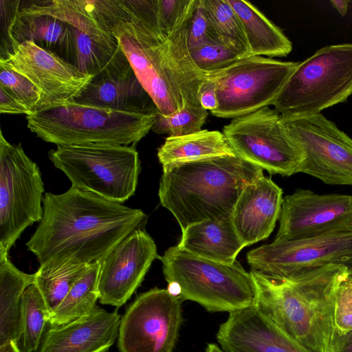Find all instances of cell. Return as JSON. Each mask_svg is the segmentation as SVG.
<instances>
[{
  "label": "cell",
  "mask_w": 352,
  "mask_h": 352,
  "mask_svg": "<svg viewBox=\"0 0 352 352\" xmlns=\"http://www.w3.org/2000/svg\"><path fill=\"white\" fill-rule=\"evenodd\" d=\"M334 326L338 334L352 331V272L346 271L337 285L334 300Z\"/></svg>",
  "instance_id": "d590c367"
},
{
  "label": "cell",
  "mask_w": 352,
  "mask_h": 352,
  "mask_svg": "<svg viewBox=\"0 0 352 352\" xmlns=\"http://www.w3.org/2000/svg\"><path fill=\"white\" fill-rule=\"evenodd\" d=\"M0 62L28 78L40 90L36 110L73 101L92 78L31 41L18 44L13 52L0 58Z\"/></svg>",
  "instance_id": "2e32d148"
},
{
  "label": "cell",
  "mask_w": 352,
  "mask_h": 352,
  "mask_svg": "<svg viewBox=\"0 0 352 352\" xmlns=\"http://www.w3.org/2000/svg\"><path fill=\"white\" fill-rule=\"evenodd\" d=\"M100 262L91 263L52 313L49 324H63L89 314L99 300Z\"/></svg>",
  "instance_id": "f1b7e54d"
},
{
  "label": "cell",
  "mask_w": 352,
  "mask_h": 352,
  "mask_svg": "<svg viewBox=\"0 0 352 352\" xmlns=\"http://www.w3.org/2000/svg\"><path fill=\"white\" fill-rule=\"evenodd\" d=\"M189 52L195 65L204 74L224 69L246 57L238 50L221 42L197 46Z\"/></svg>",
  "instance_id": "836d02e7"
},
{
  "label": "cell",
  "mask_w": 352,
  "mask_h": 352,
  "mask_svg": "<svg viewBox=\"0 0 352 352\" xmlns=\"http://www.w3.org/2000/svg\"><path fill=\"white\" fill-rule=\"evenodd\" d=\"M43 215L26 243L41 267L101 262L146 217L140 209L73 186L46 192Z\"/></svg>",
  "instance_id": "6da1fadb"
},
{
  "label": "cell",
  "mask_w": 352,
  "mask_h": 352,
  "mask_svg": "<svg viewBox=\"0 0 352 352\" xmlns=\"http://www.w3.org/2000/svg\"><path fill=\"white\" fill-rule=\"evenodd\" d=\"M351 94L352 43L329 45L299 62L272 105L282 118L307 117Z\"/></svg>",
  "instance_id": "52a82bcc"
},
{
  "label": "cell",
  "mask_w": 352,
  "mask_h": 352,
  "mask_svg": "<svg viewBox=\"0 0 352 352\" xmlns=\"http://www.w3.org/2000/svg\"><path fill=\"white\" fill-rule=\"evenodd\" d=\"M206 352H225L221 347L216 344H208L206 349Z\"/></svg>",
  "instance_id": "f6af8a7d"
},
{
  "label": "cell",
  "mask_w": 352,
  "mask_h": 352,
  "mask_svg": "<svg viewBox=\"0 0 352 352\" xmlns=\"http://www.w3.org/2000/svg\"><path fill=\"white\" fill-rule=\"evenodd\" d=\"M181 248L198 256L231 264L244 248L232 214L193 223L182 230Z\"/></svg>",
  "instance_id": "7402d4cb"
},
{
  "label": "cell",
  "mask_w": 352,
  "mask_h": 352,
  "mask_svg": "<svg viewBox=\"0 0 352 352\" xmlns=\"http://www.w3.org/2000/svg\"><path fill=\"white\" fill-rule=\"evenodd\" d=\"M208 111L201 106L185 102L182 109L170 115L157 111L151 130L168 137L184 136L201 131L208 117Z\"/></svg>",
  "instance_id": "d6a6232c"
},
{
  "label": "cell",
  "mask_w": 352,
  "mask_h": 352,
  "mask_svg": "<svg viewBox=\"0 0 352 352\" xmlns=\"http://www.w3.org/2000/svg\"><path fill=\"white\" fill-rule=\"evenodd\" d=\"M214 42L221 41L210 23L204 8V1L196 0L188 28L189 49Z\"/></svg>",
  "instance_id": "8d00e7d4"
},
{
  "label": "cell",
  "mask_w": 352,
  "mask_h": 352,
  "mask_svg": "<svg viewBox=\"0 0 352 352\" xmlns=\"http://www.w3.org/2000/svg\"><path fill=\"white\" fill-rule=\"evenodd\" d=\"M167 289L210 312H233L254 304L250 272L235 261L223 263L195 255L177 245L160 256Z\"/></svg>",
  "instance_id": "277c9868"
},
{
  "label": "cell",
  "mask_w": 352,
  "mask_h": 352,
  "mask_svg": "<svg viewBox=\"0 0 352 352\" xmlns=\"http://www.w3.org/2000/svg\"><path fill=\"white\" fill-rule=\"evenodd\" d=\"M223 133L235 154L270 174L298 173L303 160L300 148L280 123V115L265 107L232 119Z\"/></svg>",
  "instance_id": "8fae6325"
},
{
  "label": "cell",
  "mask_w": 352,
  "mask_h": 352,
  "mask_svg": "<svg viewBox=\"0 0 352 352\" xmlns=\"http://www.w3.org/2000/svg\"><path fill=\"white\" fill-rule=\"evenodd\" d=\"M228 1L241 22L250 56L285 57L292 51L291 41L252 3L243 0Z\"/></svg>",
  "instance_id": "d4e9b609"
},
{
  "label": "cell",
  "mask_w": 352,
  "mask_h": 352,
  "mask_svg": "<svg viewBox=\"0 0 352 352\" xmlns=\"http://www.w3.org/2000/svg\"><path fill=\"white\" fill-rule=\"evenodd\" d=\"M247 261L252 271L276 280L331 264L352 272V230L297 241H274L250 251Z\"/></svg>",
  "instance_id": "5bb4252c"
},
{
  "label": "cell",
  "mask_w": 352,
  "mask_h": 352,
  "mask_svg": "<svg viewBox=\"0 0 352 352\" xmlns=\"http://www.w3.org/2000/svg\"><path fill=\"white\" fill-rule=\"evenodd\" d=\"M158 196L182 230L232 214L244 188L263 177V169L238 155L162 166Z\"/></svg>",
  "instance_id": "3957f363"
},
{
  "label": "cell",
  "mask_w": 352,
  "mask_h": 352,
  "mask_svg": "<svg viewBox=\"0 0 352 352\" xmlns=\"http://www.w3.org/2000/svg\"><path fill=\"white\" fill-rule=\"evenodd\" d=\"M36 274L19 270L8 253H0V344L19 337L20 304L25 290L35 282Z\"/></svg>",
  "instance_id": "4316f807"
},
{
  "label": "cell",
  "mask_w": 352,
  "mask_h": 352,
  "mask_svg": "<svg viewBox=\"0 0 352 352\" xmlns=\"http://www.w3.org/2000/svg\"><path fill=\"white\" fill-rule=\"evenodd\" d=\"M182 301L157 287L138 295L121 316L120 352H173L183 320Z\"/></svg>",
  "instance_id": "4fadbf2b"
},
{
  "label": "cell",
  "mask_w": 352,
  "mask_h": 352,
  "mask_svg": "<svg viewBox=\"0 0 352 352\" xmlns=\"http://www.w3.org/2000/svg\"><path fill=\"white\" fill-rule=\"evenodd\" d=\"M346 271L344 266L331 264L276 280L251 270L254 304L306 349L312 352H331L336 334V291Z\"/></svg>",
  "instance_id": "7a4b0ae2"
},
{
  "label": "cell",
  "mask_w": 352,
  "mask_h": 352,
  "mask_svg": "<svg viewBox=\"0 0 352 352\" xmlns=\"http://www.w3.org/2000/svg\"><path fill=\"white\" fill-rule=\"evenodd\" d=\"M99 24L118 39L157 111L170 115L182 109L183 100L166 63L164 38L136 14L131 0L107 1Z\"/></svg>",
  "instance_id": "8992f818"
},
{
  "label": "cell",
  "mask_w": 352,
  "mask_h": 352,
  "mask_svg": "<svg viewBox=\"0 0 352 352\" xmlns=\"http://www.w3.org/2000/svg\"><path fill=\"white\" fill-rule=\"evenodd\" d=\"M332 6L338 13L344 16L347 13L349 1L346 0H331Z\"/></svg>",
  "instance_id": "7bdbcfd3"
},
{
  "label": "cell",
  "mask_w": 352,
  "mask_h": 352,
  "mask_svg": "<svg viewBox=\"0 0 352 352\" xmlns=\"http://www.w3.org/2000/svg\"><path fill=\"white\" fill-rule=\"evenodd\" d=\"M44 184L39 167L21 144L0 131V253H9L22 232L43 215Z\"/></svg>",
  "instance_id": "30bf717a"
},
{
  "label": "cell",
  "mask_w": 352,
  "mask_h": 352,
  "mask_svg": "<svg viewBox=\"0 0 352 352\" xmlns=\"http://www.w3.org/2000/svg\"><path fill=\"white\" fill-rule=\"evenodd\" d=\"M204 1L207 16L219 41L250 56L243 25L228 0Z\"/></svg>",
  "instance_id": "1f68e13d"
},
{
  "label": "cell",
  "mask_w": 352,
  "mask_h": 352,
  "mask_svg": "<svg viewBox=\"0 0 352 352\" xmlns=\"http://www.w3.org/2000/svg\"><path fill=\"white\" fill-rule=\"evenodd\" d=\"M48 155L76 188L121 204L135 192L141 169L135 145L57 146Z\"/></svg>",
  "instance_id": "ba28073f"
},
{
  "label": "cell",
  "mask_w": 352,
  "mask_h": 352,
  "mask_svg": "<svg viewBox=\"0 0 352 352\" xmlns=\"http://www.w3.org/2000/svg\"><path fill=\"white\" fill-rule=\"evenodd\" d=\"M50 313L35 283L24 292L20 304L18 345L22 352H36L39 349Z\"/></svg>",
  "instance_id": "f546056e"
},
{
  "label": "cell",
  "mask_w": 352,
  "mask_h": 352,
  "mask_svg": "<svg viewBox=\"0 0 352 352\" xmlns=\"http://www.w3.org/2000/svg\"><path fill=\"white\" fill-rule=\"evenodd\" d=\"M280 123L300 148L299 173L330 185H352V138L322 113L282 118Z\"/></svg>",
  "instance_id": "7c38bea8"
},
{
  "label": "cell",
  "mask_w": 352,
  "mask_h": 352,
  "mask_svg": "<svg viewBox=\"0 0 352 352\" xmlns=\"http://www.w3.org/2000/svg\"><path fill=\"white\" fill-rule=\"evenodd\" d=\"M0 352H22L19 347L18 344L10 340L3 344H0Z\"/></svg>",
  "instance_id": "ee69618b"
},
{
  "label": "cell",
  "mask_w": 352,
  "mask_h": 352,
  "mask_svg": "<svg viewBox=\"0 0 352 352\" xmlns=\"http://www.w3.org/2000/svg\"><path fill=\"white\" fill-rule=\"evenodd\" d=\"M21 1L1 0V58H6L13 52L16 45L12 36V28L15 23Z\"/></svg>",
  "instance_id": "74e56055"
},
{
  "label": "cell",
  "mask_w": 352,
  "mask_h": 352,
  "mask_svg": "<svg viewBox=\"0 0 352 352\" xmlns=\"http://www.w3.org/2000/svg\"><path fill=\"white\" fill-rule=\"evenodd\" d=\"M217 339L225 352H312L282 331L255 304L230 313Z\"/></svg>",
  "instance_id": "ac0fdd59"
},
{
  "label": "cell",
  "mask_w": 352,
  "mask_h": 352,
  "mask_svg": "<svg viewBox=\"0 0 352 352\" xmlns=\"http://www.w3.org/2000/svg\"><path fill=\"white\" fill-rule=\"evenodd\" d=\"M157 258L160 259V256L151 236L143 229L132 231L100 262V302L116 308L124 305Z\"/></svg>",
  "instance_id": "e0dca14e"
},
{
  "label": "cell",
  "mask_w": 352,
  "mask_h": 352,
  "mask_svg": "<svg viewBox=\"0 0 352 352\" xmlns=\"http://www.w3.org/2000/svg\"><path fill=\"white\" fill-rule=\"evenodd\" d=\"M1 113L25 114L30 112L12 95L0 87Z\"/></svg>",
  "instance_id": "60d3db41"
},
{
  "label": "cell",
  "mask_w": 352,
  "mask_h": 352,
  "mask_svg": "<svg viewBox=\"0 0 352 352\" xmlns=\"http://www.w3.org/2000/svg\"><path fill=\"white\" fill-rule=\"evenodd\" d=\"M196 0L178 21L172 32L163 40L167 67L184 104L201 106L197 93L204 81V74L195 65L189 52L188 28Z\"/></svg>",
  "instance_id": "603a6c76"
},
{
  "label": "cell",
  "mask_w": 352,
  "mask_h": 352,
  "mask_svg": "<svg viewBox=\"0 0 352 352\" xmlns=\"http://www.w3.org/2000/svg\"><path fill=\"white\" fill-rule=\"evenodd\" d=\"M91 264L65 265L55 268L39 267L35 272L34 283L46 303L50 317L73 285Z\"/></svg>",
  "instance_id": "4dcf8cb0"
},
{
  "label": "cell",
  "mask_w": 352,
  "mask_h": 352,
  "mask_svg": "<svg viewBox=\"0 0 352 352\" xmlns=\"http://www.w3.org/2000/svg\"><path fill=\"white\" fill-rule=\"evenodd\" d=\"M298 63L250 56L205 73L204 78L213 81L217 88L218 106L211 113L234 119L272 105Z\"/></svg>",
  "instance_id": "9c48e42d"
},
{
  "label": "cell",
  "mask_w": 352,
  "mask_h": 352,
  "mask_svg": "<svg viewBox=\"0 0 352 352\" xmlns=\"http://www.w3.org/2000/svg\"><path fill=\"white\" fill-rule=\"evenodd\" d=\"M121 316L98 305L88 315L49 327L38 352H107L118 336Z\"/></svg>",
  "instance_id": "d6986e66"
},
{
  "label": "cell",
  "mask_w": 352,
  "mask_h": 352,
  "mask_svg": "<svg viewBox=\"0 0 352 352\" xmlns=\"http://www.w3.org/2000/svg\"><path fill=\"white\" fill-rule=\"evenodd\" d=\"M72 102L129 113L157 112L155 104L129 63L93 76Z\"/></svg>",
  "instance_id": "ffe728a7"
},
{
  "label": "cell",
  "mask_w": 352,
  "mask_h": 352,
  "mask_svg": "<svg viewBox=\"0 0 352 352\" xmlns=\"http://www.w3.org/2000/svg\"><path fill=\"white\" fill-rule=\"evenodd\" d=\"M197 93V98L200 105L210 112L215 110L218 106L217 88L214 82L204 78Z\"/></svg>",
  "instance_id": "ab89813d"
},
{
  "label": "cell",
  "mask_w": 352,
  "mask_h": 352,
  "mask_svg": "<svg viewBox=\"0 0 352 352\" xmlns=\"http://www.w3.org/2000/svg\"><path fill=\"white\" fill-rule=\"evenodd\" d=\"M12 36L16 45L31 41L72 63L74 45L72 27L54 16L19 10L12 28Z\"/></svg>",
  "instance_id": "cb8c5ba5"
},
{
  "label": "cell",
  "mask_w": 352,
  "mask_h": 352,
  "mask_svg": "<svg viewBox=\"0 0 352 352\" xmlns=\"http://www.w3.org/2000/svg\"><path fill=\"white\" fill-rule=\"evenodd\" d=\"M72 64L92 77L129 63L118 39L112 34L91 35L72 27Z\"/></svg>",
  "instance_id": "83f0119b"
},
{
  "label": "cell",
  "mask_w": 352,
  "mask_h": 352,
  "mask_svg": "<svg viewBox=\"0 0 352 352\" xmlns=\"http://www.w3.org/2000/svg\"><path fill=\"white\" fill-rule=\"evenodd\" d=\"M331 352H352V331L336 334Z\"/></svg>",
  "instance_id": "b9f144b4"
},
{
  "label": "cell",
  "mask_w": 352,
  "mask_h": 352,
  "mask_svg": "<svg viewBox=\"0 0 352 352\" xmlns=\"http://www.w3.org/2000/svg\"><path fill=\"white\" fill-rule=\"evenodd\" d=\"M283 190L270 177L248 184L232 213L235 230L243 247L267 238L279 219Z\"/></svg>",
  "instance_id": "44dd1931"
},
{
  "label": "cell",
  "mask_w": 352,
  "mask_h": 352,
  "mask_svg": "<svg viewBox=\"0 0 352 352\" xmlns=\"http://www.w3.org/2000/svg\"><path fill=\"white\" fill-rule=\"evenodd\" d=\"M192 0H158V25L165 38L173 30Z\"/></svg>",
  "instance_id": "f35d334b"
},
{
  "label": "cell",
  "mask_w": 352,
  "mask_h": 352,
  "mask_svg": "<svg viewBox=\"0 0 352 352\" xmlns=\"http://www.w3.org/2000/svg\"><path fill=\"white\" fill-rule=\"evenodd\" d=\"M0 87L16 98L30 113L36 111L41 91L28 78L0 62Z\"/></svg>",
  "instance_id": "e575fe53"
},
{
  "label": "cell",
  "mask_w": 352,
  "mask_h": 352,
  "mask_svg": "<svg viewBox=\"0 0 352 352\" xmlns=\"http://www.w3.org/2000/svg\"><path fill=\"white\" fill-rule=\"evenodd\" d=\"M275 241H291L352 230V196L297 189L283 197Z\"/></svg>",
  "instance_id": "9a60e30c"
},
{
  "label": "cell",
  "mask_w": 352,
  "mask_h": 352,
  "mask_svg": "<svg viewBox=\"0 0 352 352\" xmlns=\"http://www.w3.org/2000/svg\"><path fill=\"white\" fill-rule=\"evenodd\" d=\"M226 155L236 154L224 134L206 129L184 136L168 137L157 151L162 166Z\"/></svg>",
  "instance_id": "484cf974"
},
{
  "label": "cell",
  "mask_w": 352,
  "mask_h": 352,
  "mask_svg": "<svg viewBox=\"0 0 352 352\" xmlns=\"http://www.w3.org/2000/svg\"><path fill=\"white\" fill-rule=\"evenodd\" d=\"M156 114H142L69 102L26 116L28 127L57 146L85 144L135 145L151 130Z\"/></svg>",
  "instance_id": "5b68a950"
}]
</instances>
